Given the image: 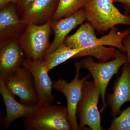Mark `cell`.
Listing matches in <instances>:
<instances>
[{
	"label": "cell",
	"instance_id": "obj_1",
	"mask_svg": "<svg viewBox=\"0 0 130 130\" xmlns=\"http://www.w3.org/2000/svg\"><path fill=\"white\" fill-rule=\"evenodd\" d=\"M115 27L108 34L102 37H96L94 29L88 23L82 24L73 35L67 37L64 43L71 48H85L73 58L90 56L96 58L99 62H105L115 58L119 51L125 52L123 43L125 38L130 34V28L119 31Z\"/></svg>",
	"mask_w": 130,
	"mask_h": 130
},
{
	"label": "cell",
	"instance_id": "obj_2",
	"mask_svg": "<svg viewBox=\"0 0 130 130\" xmlns=\"http://www.w3.org/2000/svg\"><path fill=\"white\" fill-rule=\"evenodd\" d=\"M112 0H86L83 9L86 21L100 34L118 25H130V16L123 14Z\"/></svg>",
	"mask_w": 130,
	"mask_h": 130
},
{
	"label": "cell",
	"instance_id": "obj_3",
	"mask_svg": "<svg viewBox=\"0 0 130 130\" xmlns=\"http://www.w3.org/2000/svg\"><path fill=\"white\" fill-rule=\"evenodd\" d=\"M24 126L27 130H71L67 107L52 104L38 106L24 118Z\"/></svg>",
	"mask_w": 130,
	"mask_h": 130
},
{
	"label": "cell",
	"instance_id": "obj_4",
	"mask_svg": "<svg viewBox=\"0 0 130 130\" xmlns=\"http://www.w3.org/2000/svg\"><path fill=\"white\" fill-rule=\"evenodd\" d=\"M77 63L81 68L88 70L93 77L102 100L101 110L104 111L107 105L106 99L107 87L112 77L118 73L119 68L128 63L127 55L119 51L114 59L108 62H96L89 56Z\"/></svg>",
	"mask_w": 130,
	"mask_h": 130
},
{
	"label": "cell",
	"instance_id": "obj_5",
	"mask_svg": "<svg viewBox=\"0 0 130 130\" xmlns=\"http://www.w3.org/2000/svg\"><path fill=\"white\" fill-rule=\"evenodd\" d=\"M51 21L41 25L29 24L18 38L26 58L33 60L44 58L50 45Z\"/></svg>",
	"mask_w": 130,
	"mask_h": 130
},
{
	"label": "cell",
	"instance_id": "obj_6",
	"mask_svg": "<svg viewBox=\"0 0 130 130\" xmlns=\"http://www.w3.org/2000/svg\"><path fill=\"white\" fill-rule=\"evenodd\" d=\"M100 94L94 81L86 80L83 86L82 97L78 105L76 114L79 130L88 126L93 130H102L101 119L98 104Z\"/></svg>",
	"mask_w": 130,
	"mask_h": 130
},
{
	"label": "cell",
	"instance_id": "obj_7",
	"mask_svg": "<svg viewBox=\"0 0 130 130\" xmlns=\"http://www.w3.org/2000/svg\"><path fill=\"white\" fill-rule=\"evenodd\" d=\"M75 67L76 74L72 81L68 83L64 79H59L53 83V88L63 93L66 96L67 101L68 119L72 129L79 130V124L77 120V108L82 97L84 83L90 78L91 76L89 74L79 78L81 68L77 62L75 64Z\"/></svg>",
	"mask_w": 130,
	"mask_h": 130
},
{
	"label": "cell",
	"instance_id": "obj_8",
	"mask_svg": "<svg viewBox=\"0 0 130 130\" xmlns=\"http://www.w3.org/2000/svg\"><path fill=\"white\" fill-rule=\"evenodd\" d=\"M12 94L20 98L21 103L28 106H35L40 103L33 77L24 67H20L14 72L0 79Z\"/></svg>",
	"mask_w": 130,
	"mask_h": 130
},
{
	"label": "cell",
	"instance_id": "obj_9",
	"mask_svg": "<svg viewBox=\"0 0 130 130\" xmlns=\"http://www.w3.org/2000/svg\"><path fill=\"white\" fill-rule=\"evenodd\" d=\"M21 66L27 68L32 74L40 103L43 105L52 104L55 100L52 93L53 83L49 76L44 59L33 60L26 58Z\"/></svg>",
	"mask_w": 130,
	"mask_h": 130
},
{
	"label": "cell",
	"instance_id": "obj_10",
	"mask_svg": "<svg viewBox=\"0 0 130 130\" xmlns=\"http://www.w3.org/2000/svg\"><path fill=\"white\" fill-rule=\"evenodd\" d=\"M0 79H5L20 67L25 56L16 38L1 42Z\"/></svg>",
	"mask_w": 130,
	"mask_h": 130
},
{
	"label": "cell",
	"instance_id": "obj_11",
	"mask_svg": "<svg viewBox=\"0 0 130 130\" xmlns=\"http://www.w3.org/2000/svg\"><path fill=\"white\" fill-rule=\"evenodd\" d=\"M107 105L114 117L120 113L121 107L125 103L130 102V64L123 66L122 73L115 82L112 93L107 95Z\"/></svg>",
	"mask_w": 130,
	"mask_h": 130
},
{
	"label": "cell",
	"instance_id": "obj_12",
	"mask_svg": "<svg viewBox=\"0 0 130 130\" xmlns=\"http://www.w3.org/2000/svg\"><path fill=\"white\" fill-rule=\"evenodd\" d=\"M59 0H35L23 10L21 19L26 25H41L51 21Z\"/></svg>",
	"mask_w": 130,
	"mask_h": 130
},
{
	"label": "cell",
	"instance_id": "obj_13",
	"mask_svg": "<svg viewBox=\"0 0 130 130\" xmlns=\"http://www.w3.org/2000/svg\"><path fill=\"white\" fill-rule=\"evenodd\" d=\"M16 4L11 3L1 9V42L12 38H19L27 25L19 18Z\"/></svg>",
	"mask_w": 130,
	"mask_h": 130
},
{
	"label": "cell",
	"instance_id": "obj_14",
	"mask_svg": "<svg viewBox=\"0 0 130 130\" xmlns=\"http://www.w3.org/2000/svg\"><path fill=\"white\" fill-rule=\"evenodd\" d=\"M0 93L6 111V116L3 120V128L6 129L16 120L20 118H25L29 116L36 109L40 103L31 106L18 102L5 86L2 80H0Z\"/></svg>",
	"mask_w": 130,
	"mask_h": 130
},
{
	"label": "cell",
	"instance_id": "obj_15",
	"mask_svg": "<svg viewBox=\"0 0 130 130\" xmlns=\"http://www.w3.org/2000/svg\"><path fill=\"white\" fill-rule=\"evenodd\" d=\"M85 21H86V17L83 8L64 19L51 21V28L54 32V39L45 55L51 54L63 44L68 33Z\"/></svg>",
	"mask_w": 130,
	"mask_h": 130
},
{
	"label": "cell",
	"instance_id": "obj_16",
	"mask_svg": "<svg viewBox=\"0 0 130 130\" xmlns=\"http://www.w3.org/2000/svg\"><path fill=\"white\" fill-rule=\"evenodd\" d=\"M85 48H71L64 43L61 44L51 54L45 55L44 59L46 63L48 71L78 54L84 51Z\"/></svg>",
	"mask_w": 130,
	"mask_h": 130
},
{
	"label": "cell",
	"instance_id": "obj_17",
	"mask_svg": "<svg viewBox=\"0 0 130 130\" xmlns=\"http://www.w3.org/2000/svg\"><path fill=\"white\" fill-rule=\"evenodd\" d=\"M86 0H59L51 21L58 20L76 12L83 8Z\"/></svg>",
	"mask_w": 130,
	"mask_h": 130
},
{
	"label": "cell",
	"instance_id": "obj_18",
	"mask_svg": "<svg viewBox=\"0 0 130 130\" xmlns=\"http://www.w3.org/2000/svg\"><path fill=\"white\" fill-rule=\"evenodd\" d=\"M108 130H130V105L119 116L114 117Z\"/></svg>",
	"mask_w": 130,
	"mask_h": 130
},
{
	"label": "cell",
	"instance_id": "obj_19",
	"mask_svg": "<svg viewBox=\"0 0 130 130\" xmlns=\"http://www.w3.org/2000/svg\"><path fill=\"white\" fill-rule=\"evenodd\" d=\"M35 0H19L16 4L18 12H23L26 7L29 5Z\"/></svg>",
	"mask_w": 130,
	"mask_h": 130
},
{
	"label": "cell",
	"instance_id": "obj_20",
	"mask_svg": "<svg viewBox=\"0 0 130 130\" xmlns=\"http://www.w3.org/2000/svg\"><path fill=\"white\" fill-rule=\"evenodd\" d=\"M123 43L125 48L128 63L130 64V34L125 38L123 41Z\"/></svg>",
	"mask_w": 130,
	"mask_h": 130
},
{
	"label": "cell",
	"instance_id": "obj_21",
	"mask_svg": "<svg viewBox=\"0 0 130 130\" xmlns=\"http://www.w3.org/2000/svg\"><path fill=\"white\" fill-rule=\"evenodd\" d=\"M113 2H120L124 6L125 14L129 15L130 13V0H112Z\"/></svg>",
	"mask_w": 130,
	"mask_h": 130
},
{
	"label": "cell",
	"instance_id": "obj_22",
	"mask_svg": "<svg viewBox=\"0 0 130 130\" xmlns=\"http://www.w3.org/2000/svg\"><path fill=\"white\" fill-rule=\"evenodd\" d=\"M18 1L19 0H0V9L9 3H14L16 4Z\"/></svg>",
	"mask_w": 130,
	"mask_h": 130
}]
</instances>
